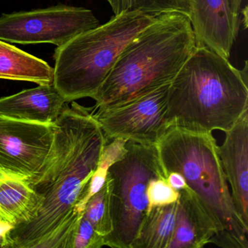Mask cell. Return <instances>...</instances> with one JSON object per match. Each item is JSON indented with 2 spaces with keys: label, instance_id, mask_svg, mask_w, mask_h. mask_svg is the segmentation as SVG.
<instances>
[{
  "label": "cell",
  "instance_id": "1",
  "mask_svg": "<svg viewBox=\"0 0 248 248\" xmlns=\"http://www.w3.org/2000/svg\"><path fill=\"white\" fill-rule=\"evenodd\" d=\"M90 111L72 101L55 122L50 155L42 170L27 180L38 207L11 232L12 248H72L91 178L108 142Z\"/></svg>",
  "mask_w": 248,
  "mask_h": 248
},
{
  "label": "cell",
  "instance_id": "2",
  "mask_svg": "<svg viewBox=\"0 0 248 248\" xmlns=\"http://www.w3.org/2000/svg\"><path fill=\"white\" fill-rule=\"evenodd\" d=\"M240 71L205 47H196L168 89L170 127L226 132L248 108V62Z\"/></svg>",
  "mask_w": 248,
  "mask_h": 248
},
{
  "label": "cell",
  "instance_id": "3",
  "mask_svg": "<svg viewBox=\"0 0 248 248\" xmlns=\"http://www.w3.org/2000/svg\"><path fill=\"white\" fill-rule=\"evenodd\" d=\"M195 48L188 16L175 11L157 16L124 47L92 98L95 107L171 83Z\"/></svg>",
  "mask_w": 248,
  "mask_h": 248
},
{
  "label": "cell",
  "instance_id": "4",
  "mask_svg": "<svg viewBox=\"0 0 248 248\" xmlns=\"http://www.w3.org/2000/svg\"><path fill=\"white\" fill-rule=\"evenodd\" d=\"M156 146L165 177L181 173L214 220L217 233L210 243L248 248V228L236 213L212 133L170 127Z\"/></svg>",
  "mask_w": 248,
  "mask_h": 248
},
{
  "label": "cell",
  "instance_id": "5",
  "mask_svg": "<svg viewBox=\"0 0 248 248\" xmlns=\"http://www.w3.org/2000/svg\"><path fill=\"white\" fill-rule=\"evenodd\" d=\"M156 17L139 11L121 13L58 47L53 85L66 102L93 98L124 47Z\"/></svg>",
  "mask_w": 248,
  "mask_h": 248
},
{
  "label": "cell",
  "instance_id": "6",
  "mask_svg": "<svg viewBox=\"0 0 248 248\" xmlns=\"http://www.w3.org/2000/svg\"><path fill=\"white\" fill-rule=\"evenodd\" d=\"M108 171L107 182L112 230L106 246L130 248L147 214V186L155 178L166 179L156 145L133 141Z\"/></svg>",
  "mask_w": 248,
  "mask_h": 248
},
{
  "label": "cell",
  "instance_id": "7",
  "mask_svg": "<svg viewBox=\"0 0 248 248\" xmlns=\"http://www.w3.org/2000/svg\"><path fill=\"white\" fill-rule=\"evenodd\" d=\"M165 84L117 104L94 107L93 117L107 140L123 139L142 144L156 145L170 128Z\"/></svg>",
  "mask_w": 248,
  "mask_h": 248
},
{
  "label": "cell",
  "instance_id": "8",
  "mask_svg": "<svg viewBox=\"0 0 248 248\" xmlns=\"http://www.w3.org/2000/svg\"><path fill=\"white\" fill-rule=\"evenodd\" d=\"M99 25L91 10L60 5L3 14L0 17V40L22 45L51 43L60 47Z\"/></svg>",
  "mask_w": 248,
  "mask_h": 248
},
{
  "label": "cell",
  "instance_id": "9",
  "mask_svg": "<svg viewBox=\"0 0 248 248\" xmlns=\"http://www.w3.org/2000/svg\"><path fill=\"white\" fill-rule=\"evenodd\" d=\"M54 124L0 115V174L29 180L46 164L54 141Z\"/></svg>",
  "mask_w": 248,
  "mask_h": 248
},
{
  "label": "cell",
  "instance_id": "10",
  "mask_svg": "<svg viewBox=\"0 0 248 248\" xmlns=\"http://www.w3.org/2000/svg\"><path fill=\"white\" fill-rule=\"evenodd\" d=\"M196 47H205L229 60L240 18L230 0H188Z\"/></svg>",
  "mask_w": 248,
  "mask_h": 248
},
{
  "label": "cell",
  "instance_id": "11",
  "mask_svg": "<svg viewBox=\"0 0 248 248\" xmlns=\"http://www.w3.org/2000/svg\"><path fill=\"white\" fill-rule=\"evenodd\" d=\"M225 134L217 152L236 213L248 228V108Z\"/></svg>",
  "mask_w": 248,
  "mask_h": 248
},
{
  "label": "cell",
  "instance_id": "12",
  "mask_svg": "<svg viewBox=\"0 0 248 248\" xmlns=\"http://www.w3.org/2000/svg\"><path fill=\"white\" fill-rule=\"evenodd\" d=\"M66 102L51 85H39L0 98V115L21 121L54 124Z\"/></svg>",
  "mask_w": 248,
  "mask_h": 248
},
{
  "label": "cell",
  "instance_id": "13",
  "mask_svg": "<svg viewBox=\"0 0 248 248\" xmlns=\"http://www.w3.org/2000/svg\"><path fill=\"white\" fill-rule=\"evenodd\" d=\"M179 192V211L168 248H204L217 233V226L189 187Z\"/></svg>",
  "mask_w": 248,
  "mask_h": 248
},
{
  "label": "cell",
  "instance_id": "14",
  "mask_svg": "<svg viewBox=\"0 0 248 248\" xmlns=\"http://www.w3.org/2000/svg\"><path fill=\"white\" fill-rule=\"evenodd\" d=\"M0 79L51 85L53 68L45 61L0 40Z\"/></svg>",
  "mask_w": 248,
  "mask_h": 248
},
{
  "label": "cell",
  "instance_id": "15",
  "mask_svg": "<svg viewBox=\"0 0 248 248\" xmlns=\"http://www.w3.org/2000/svg\"><path fill=\"white\" fill-rule=\"evenodd\" d=\"M40 200L27 180L0 174V218L16 226L34 216Z\"/></svg>",
  "mask_w": 248,
  "mask_h": 248
},
{
  "label": "cell",
  "instance_id": "16",
  "mask_svg": "<svg viewBox=\"0 0 248 248\" xmlns=\"http://www.w3.org/2000/svg\"><path fill=\"white\" fill-rule=\"evenodd\" d=\"M179 208V200L168 205L153 207L146 214L130 248H168Z\"/></svg>",
  "mask_w": 248,
  "mask_h": 248
},
{
  "label": "cell",
  "instance_id": "17",
  "mask_svg": "<svg viewBox=\"0 0 248 248\" xmlns=\"http://www.w3.org/2000/svg\"><path fill=\"white\" fill-rule=\"evenodd\" d=\"M114 15L130 11H142L159 16L165 13L180 12L189 15L188 0H107Z\"/></svg>",
  "mask_w": 248,
  "mask_h": 248
},
{
  "label": "cell",
  "instance_id": "18",
  "mask_svg": "<svg viewBox=\"0 0 248 248\" xmlns=\"http://www.w3.org/2000/svg\"><path fill=\"white\" fill-rule=\"evenodd\" d=\"M83 216L91 222L99 234L106 238L111 233L112 224L107 182L88 200L84 210Z\"/></svg>",
  "mask_w": 248,
  "mask_h": 248
},
{
  "label": "cell",
  "instance_id": "19",
  "mask_svg": "<svg viewBox=\"0 0 248 248\" xmlns=\"http://www.w3.org/2000/svg\"><path fill=\"white\" fill-rule=\"evenodd\" d=\"M147 213L153 207L168 205L179 200V191L172 188L163 178L151 180L147 186Z\"/></svg>",
  "mask_w": 248,
  "mask_h": 248
},
{
  "label": "cell",
  "instance_id": "20",
  "mask_svg": "<svg viewBox=\"0 0 248 248\" xmlns=\"http://www.w3.org/2000/svg\"><path fill=\"white\" fill-rule=\"evenodd\" d=\"M106 246L105 237L99 234L83 216L75 232L72 248H101Z\"/></svg>",
  "mask_w": 248,
  "mask_h": 248
},
{
  "label": "cell",
  "instance_id": "21",
  "mask_svg": "<svg viewBox=\"0 0 248 248\" xmlns=\"http://www.w3.org/2000/svg\"><path fill=\"white\" fill-rule=\"evenodd\" d=\"M15 225L0 218V248H12L11 232Z\"/></svg>",
  "mask_w": 248,
  "mask_h": 248
},
{
  "label": "cell",
  "instance_id": "22",
  "mask_svg": "<svg viewBox=\"0 0 248 248\" xmlns=\"http://www.w3.org/2000/svg\"><path fill=\"white\" fill-rule=\"evenodd\" d=\"M166 181L172 188L177 191H181V190L188 188L185 178L179 172H169L167 175Z\"/></svg>",
  "mask_w": 248,
  "mask_h": 248
},
{
  "label": "cell",
  "instance_id": "23",
  "mask_svg": "<svg viewBox=\"0 0 248 248\" xmlns=\"http://www.w3.org/2000/svg\"><path fill=\"white\" fill-rule=\"evenodd\" d=\"M232 10L236 15H240L241 10H242V4L245 0H230Z\"/></svg>",
  "mask_w": 248,
  "mask_h": 248
}]
</instances>
